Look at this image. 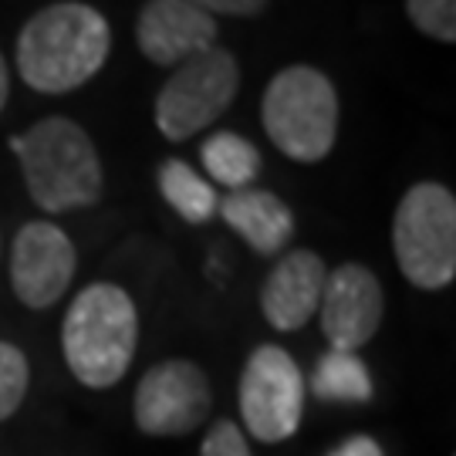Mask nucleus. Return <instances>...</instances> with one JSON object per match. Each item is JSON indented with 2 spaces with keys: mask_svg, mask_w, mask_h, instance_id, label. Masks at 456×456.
<instances>
[{
  "mask_svg": "<svg viewBox=\"0 0 456 456\" xmlns=\"http://www.w3.org/2000/svg\"><path fill=\"white\" fill-rule=\"evenodd\" d=\"M31 386V365L28 355L11 342H0V423L11 419Z\"/></svg>",
  "mask_w": 456,
  "mask_h": 456,
  "instance_id": "f3484780",
  "label": "nucleus"
},
{
  "mask_svg": "<svg viewBox=\"0 0 456 456\" xmlns=\"http://www.w3.org/2000/svg\"><path fill=\"white\" fill-rule=\"evenodd\" d=\"M200 456H254V453H250V443H247L244 429L237 423H230V419H220L203 436Z\"/></svg>",
  "mask_w": 456,
  "mask_h": 456,
  "instance_id": "6ab92c4d",
  "label": "nucleus"
},
{
  "mask_svg": "<svg viewBox=\"0 0 456 456\" xmlns=\"http://www.w3.org/2000/svg\"><path fill=\"white\" fill-rule=\"evenodd\" d=\"M261 118L267 139L294 163H322L338 139V95L318 68L294 65L271 78Z\"/></svg>",
  "mask_w": 456,
  "mask_h": 456,
  "instance_id": "20e7f679",
  "label": "nucleus"
},
{
  "mask_svg": "<svg viewBox=\"0 0 456 456\" xmlns=\"http://www.w3.org/2000/svg\"><path fill=\"white\" fill-rule=\"evenodd\" d=\"M112 48L109 20L88 4H51L24 24L17 37V71L41 95L82 88Z\"/></svg>",
  "mask_w": 456,
  "mask_h": 456,
  "instance_id": "f257e3e1",
  "label": "nucleus"
},
{
  "mask_svg": "<svg viewBox=\"0 0 456 456\" xmlns=\"http://www.w3.org/2000/svg\"><path fill=\"white\" fill-rule=\"evenodd\" d=\"M210 406L207 372L196 362L169 359L139 379L132 416L146 436H186L210 416Z\"/></svg>",
  "mask_w": 456,
  "mask_h": 456,
  "instance_id": "6e6552de",
  "label": "nucleus"
},
{
  "mask_svg": "<svg viewBox=\"0 0 456 456\" xmlns=\"http://www.w3.org/2000/svg\"><path fill=\"white\" fill-rule=\"evenodd\" d=\"M7 85H11V78H7V61L0 54V112H4V102H7Z\"/></svg>",
  "mask_w": 456,
  "mask_h": 456,
  "instance_id": "4be33fe9",
  "label": "nucleus"
},
{
  "mask_svg": "<svg viewBox=\"0 0 456 456\" xmlns=\"http://www.w3.org/2000/svg\"><path fill=\"white\" fill-rule=\"evenodd\" d=\"M193 7L207 14H227V17H254L267 7V0H190Z\"/></svg>",
  "mask_w": 456,
  "mask_h": 456,
  "instance_id": "aec40b11",
  "label": "nucleus"
},
{
  "mask_svg": "<svg viewBox=\"0 0 456 456\" xmlns=\"http://www.w3.org/2000/svg\"><path fill=\"white\" fill-rule=\"evenodd\" d=\"M200 159L210 180L224 183L227 190H247V183L261 169V152L237 132H213L200 149Z\"/></svg>",
  "mask_w": 456,
  "mask_h": 456,
  "instance_id": "dca6fc26",
  "label": "nucleus"
},
{
  "mask_svg": "<svg viewBox=\"0 0 456 456\" xmlns=\"http://www.w3.org/2000/svg\"><path fill=\"white\" fill-rule=\"evenodd\" d=\"M395 261L409 284L443 291L456 277V200L443 183H416L392 220Z\"/></svg>",
  "mask_w": 456,
  "mask_h": 456,
  "instance_id": "39448f33",
  "label": "nucleus"
},
{
  "mask_svg": "<svg viewBox=\"0 0 456 456\" xmlns=\"http://www.w3.org/2000/svg\"><path fill=\"white\" fill-rule=\"evenodd\" d=\"M328 267L314 250H291L261 288V311L277 331H297L318 314Z\"/></svg>",
  "mask_w": 456,
  "mask_h": 456,
  "instance_id": "f8f14e48",
  "label": "nucleus"
},
{
  "mask_svg": "<svg viewBox=\"0 0 456 456\" xmlns=\"http://www.w3.org/2000/svg\"><path fill=\"white\" fill-rule=\"evenodd\" d=\"M75 244L68 240L65 230L45 220L24 224L11 250V288L20 305L45 311L61 301L75 277Z\"/></svg>",
  "mask_w": 456,
  "mask_h": 456,
  "instance_id": "1a4fd4ad",
  "label": "nucleus"
},
{
  "mask_svg": "<svg viewBox=\"0 0 456 456\" xmlns=\"http://www.w3.org/2000/svg\"><path fill=\"white\" fill-rule=\"evenodd\" d=\"M311 392L325 403H365L372 395V379L365 362L355 352H325L314 375H311Z\"/></svg>",
  "mask_w": 456,
  "mask_h": 456,
  "instance_id": "2eb2a0df",
  "label": "nucleus"
},
{
  "mask_svg": "<svg viewBox=\"0 0 456 456\" xmlns=\"http://www.w3.org/2000/svg\"><path fill=\"white\" fill-rule=\"evenodd\" d=\"M406 11L423 34L446 45L456 41V0H409Z\"/></svg>",
  "mask_w": 456,
  "mask_h": 456,
  "instance_id": "a211bd4d",
  "label": "nucleus"
},
{
  "mask_svg": "<svg viewBox=\"0 0 456 456\" xmlns=\"http://www.w3.org/2000/svg\"><path fill=\"white\" fill-rule=\"evenodd\" d=\"M135 41L152 65L173 68L216 48V20L190 0H149L135 24Z\"/></svg>",
  "mask_w": 456,
  "mask_h": 456,
  "instance_id": "9b49d317",
  "label": "nucleus"
},
{
  "mask_svg": "<svg viewBox=\"0 0 456 456\" xmlns=\"http://www.w3.org/2000/svg\"><path fill=\"white\" fill-rule=\"evenodd\" d=\"M139 345V311L118 284H88L61 325V352L71 375L88 389H112L129 372Z\"/></svg>",
  "mask_w": 456,
  "mask_h": 456,
  "instance_id": "7ed1b4c3",
  "label": "nucleus"
},
{
  "mask_svg": "<svg viewBox=\"0 0 456 456\" xmlns=\"http://www.w3.org/2000/svg\"><path fill=\"white\" fill-rule=\"evenodd\" d=\"M240 71L237 58L224 48H210L176 65L156 98V126L169 142H183L213 126L237 95Z\"/></svg>",
  "mask_w": 456,
  "mask_h": 456,
  "instance_id": "423d86ee",
  "label": "nucleus"
},
{
  "mask_svg": "<svg viewBox=\"0 0 456 456\" xmlns=\"http://www.w3.org/2000/svg\"><path fill=\"white\" fill-rule=\"evenodd\" d=\"M11 149L20 159L28 193L41 210H85L102 200V163L78 122L61 115L41 118L24 135H14Z\"/></svg>",
  "mask_w": 456,
  "mask_h": 456,
  "instance_id": "f03ea898",
  "label": "nucleus"
},
{
  "mask_svg": "<svg viewBox=\"0 0 456 456\" xmlns=\"http://www.w3.org/2000/svg\"><path fill=\"white\" fill-rule=\"evenodd\" d=\"M240 416L247 433L261 443L291 440L305 412V375L281 345L250 352L240 375Z\"/></svg>",
  "mask_w": 456,
  "mask_h": 456,
  "instance_id": "0eeeda50",
  "label": "nucleus"
},
{
  "mask_svg": "<svg viewBox=\"0 0 456 456\" xmlns=\"http://www.w3.org/2000/svg\"><path fill=\"white\" fill-rule=\"evenodd\" d=\"M328 456H386L382 446L372 436H348L345 443H338Z\"/></svg>",
  "mask_w": 456,
  "mask_h": 456,
  "instance_id": "412c9836",
  "label": "nucleus"
},
{
  "mask_svg": "<svg viewBox=\"0 0 456 456\" xmlns=\"http://www.w3.org/2000/svg\"><path fill=\"white\" fill-rule=\"evenodd\" d=\"M159 190L163 200L180 213L186 224H207L216 207H220V196L213 190V183H207L196 173L190 163L183 159H169L159 169Z\"/></svg>",
  "mask_w": 456,
  "mask_h": 456,
  "instance_id": "4468645a",
  "label": "nucleus"
},
{
  "mask_svg": "<svg viewBox=\"0 0 456 456\" xmlns=\"http://www.w3.org/2000/svg\"><path fill=\"white\" fill-rule=\"evenodd\" d=\"M386 314V294L379 277L362 264H342L322 288V331L335 352H359L375 338Z\"/></svg>",
  "mask_w": 456,
  "mask_h": 456,
  "instance_id": "9d476101",
  "label": "nucleus"
},
{
  "mask_svg": "<svg viewBox=\"0 0 456 456\" xmlns=\"http://www.w3.org/2000/svg\"><path fill=\"white\" fill-rule=\"evenodd\" d=\"M216 213L227 220L230 230H237L244 237L250 250H257L264 257L281 254V247L291 240L294 216L284 200H277L267 190H233V193L216 207Z\"/></svg>",
  "mask_w": 456,
  "mask_h": 456,
  "instance_id": "ddd939ff",
  "label": "nucleus"
}]
</instances>
